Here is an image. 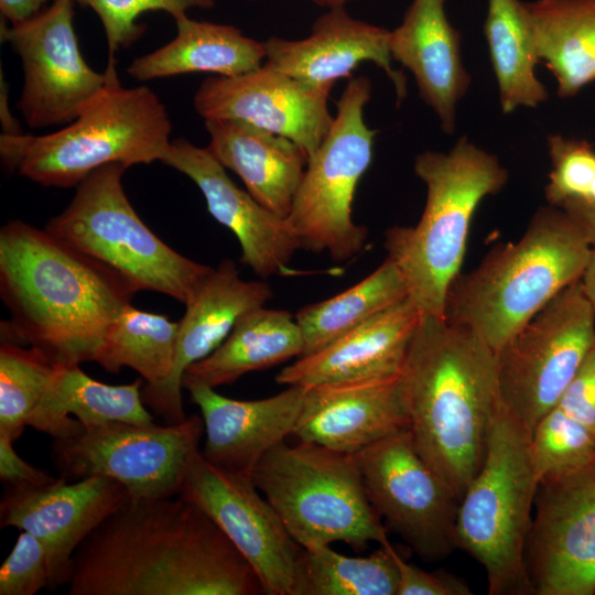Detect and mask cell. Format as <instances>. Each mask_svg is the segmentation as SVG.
Segmentation results:
<instances>
[{
  "instance_id": "obj_30",
  "label": "cell",
  "mask_w": 595,
  "mask_h": 595,
  "mask_svg": "<svg viewBox=\"0 0 595 595\" xmlns=\"http://www.w3.org/2000/svg\"><path fill=\"white\" fill-rule=\"evenodd\" d=\"M540 62L562 98L595 82V0L527 2Z\"/></svg>"
},
{
  "instance_id": "obj_11",
  "label": "cell",
  "mask_w": 595,
  "mask_h": 595,
  "mask_svg": "<svg viewBox=\"0 0 595 595\" xmlns=\"http://www.w3.org/2000/svg\"><path fill=\"white\" fill-rule=\"evenodd\" d=\"M594 345L595 309L577 281L496 351L502 408L532 436Z\"/></svg>"
},
{
  "instance_id": "obj_38",
  "label": "cell",
  "mask_w": 595,
  "mask_h": 595,
  "mask_svg": "<svg viewBox=\"0 0 595 595\" xmlns=\"http://www.w3.org/2000/svg\"><path fill=\"white\" fill-rule=\"evenodd\" d=\"M47 551L35 536L21 531L0 569V595H34L52 586Z\"/></svg>"
},
{
  "instance_id": "obj_43",
  "label": "cell",
  "mask_w": 595,
  "mask_h": 595,
  "mask_svg": "<svg viewBox=\"0 0 595 595\" xmlns=\"http://www.w3.org/2000/svg\"><path fill=\"white\" fill-rule=\"evenodd\" d=\"M563 210L571 215L584 228L591 244L595 242V207L580 203H567L563 205Z\"/></svg>"
},
{
  "instance_id": "obj_46",
  "label": "cell",
  "mask_w": 595,
  "mask_h": 595,
  "mask_svg": "<svg viewBox=\"0 0 595 595\" xmlns=\"http://www.w3.org/2000/svg\"><path fill=\"white\" fill-rule=\"evenodd\" d=\"M315 4L320 7L325 8H337V7H344L345 3L354 0H312Z\"/></svg>"
},
{
  "instance_id": "obj_19",
  "label": "cell",
  "mask_w": 595,
  "mask_h": 595,
  "mask_svg": "<svg viewBox=\"0 0 595 595\" xmlns=\"http://www.w3.org/2000/svg\"><path fill=\"white\" fill-rule=\"evenodd\" d=\"M271 298L268 282L241 279L230 260H223L212 269L185 304V314L178 322L171 374L159 383L142 387L145 405L167 423L184 421L187 416L182 388L186 369L210 355L227 338L241 315L264 306Z\"/></svg>"
},
{
  "instance_id": "obj_12",
  "label": "cell",
  "mask_w": 595,
  "mask_h": 595,
  "mask_svg": "<svg viewBox=\"0 0 595 595\" xmlns=\"http://www.w3.org/2000/svg\"><path fill=\"white\" fill-rule=\"evenodd\" d=\"M204 432L197 415L166 425L115 421L54 440L51 457L69 482L106 476L123 485L131 499L174 497Z\"/></svg>"
},
{
  "instance_id": "obj_21",
  "label": "cell",
  "mask_w": 595,
  "mask_h": 595,
  "mask_svg": "<svg viewBox=\"0 0 595 595\" xmlns=\"http://www.w3.org/2000/svg\"><path fill=\"white\" fill-rule=\"evenodd\" d=\"M400 375L306 388L292 436L337 452L356 454L409 429Z\"/></svg>"
},
{
  "instance_id": "obj_18",
  "label": "cell",
  "mask_w": 595,
  "mask_h": 595,
  "mask_svg": "<svg viewBox=\"0 0 595 595\" xmlns=\"http://www.w3.org/2000/svg\"><path fill=\"white\" fill-rule=\"evenodd\" d=\"M129 499L123 485L106 476L44 485L6 486L0 527L26 531L44 544L52 586L67 584L71 562L80 543Z\"/></svg>"
},
{
  "instance_id": "obj_39",
  "label": "cell",
  "mask_w": 595,
  "mask_h": 595,
  "mask_svg": "<svg viewBox=\"0 0 595 595\" xmlns=\"http://www.w3.org/2000/svg\"><path fill=\"white\" fill-rule=\"evenodd\" d=\"M551 409L581 426L595 439V345Z\"/></svg>"
},
{
  "instance_id": "obj_3",
  "label": "cell",
  "mask_w": 595,
  "mask_h": 595,
  "mask_svg": "<svg viewBox=\"0 0 595 595\" xmlns=\"http://www.w3.org/2000/svg\"><path fill=\"white\" fill-rule=\"evenodd\" d=\"M400 377L414 446L461 501L501 403L496 353L463 325L420 316Z\"/></svg>"
},
{
  "instance_id": "obj_36",
  "label": "cell",
  "mask_w": 595,
  "mask_h": 595,
  "mask_svg": "<svg viewBox=\"0 0 595 595\" xmlns=\"http://www.w3.org/2000/svg\"><path fill=\"white\" fill-rule=\"evenodd\" d=\"M547 143L552 165L544 190L548 203L562 207L587 201L595 183L594 147L561 134H550Z\"/></svg>"
},
{
  "instance_id": "obj_4",
  "label": "cell",
  "mask_w": 595,
  "mask_h": 595,
  "mask_svg": "<svg viewBox=\"0 0 595 595\" xmlns=\"http://www.w3.org/2000/svg\"><path fill=\"white\" fill-rule=\"evenodd\" d=\"M592 250L584 228L552 205L539 208L515 242L497 246L450 286L445 318L496 353L569 285L581 280Z\"/></svg>"
},
{
  "instance_id": "obj_47",
  "label": "cell",
  "mask_w": 595,
  "mask_h": 595,
  "mask_svg": "<svg viewBox=\"0 0 595 595\" xmlns=\"http://www.w3.org/2000/svg\"><path fill=\"white\" fill-rule=\"evenodd\" d=\"M571 203H580V204H584V205H588V206H594V207H595V183H594V185H593L591 195H589V197H588L587 201H585V202H571Z\"/></svg>"
},
{
  "instance_id": "obj_28",
  "label": "cell",
  "mask_w": 595,
  "mask_h": 595,
  "mask_svg": "<svg viewBox=\"0 0 595 595\" xmlns=\"http://www.w3.org/2000/svg\"><path fill=\"white\" fill-rule=\"evenodd\" d=\"M176 36L150 54L137 57L127 68L138 80L195 72L234 77L261 66L263 42H258L227 24L196 21L187 15L175 21Z\"/></svg>"
},
{
  "instance_id": "obj_33",
  "label": "cell",
  "mask_w": 595,
  "mask_h": 595,
  "mask_svg": "<svg viewBox=\"0 0 595 595\" xmlns=\"http://www.w3.org/2000/svg\"><path fill=\"white\" fill-rule=\"evenodd\" d=\"M368 556H347L329 545L303 548L292 595H398L393 547L386 540Z\"/></svg>"
},
{
  "instance_id": "obj_45",
  "label": "cell",
  "mask_w": 595,
  "mask_h": 595,
  "mask_svg": "<svg viewBox=\"0 0 595 595\" xmlns=\"http://www.w3.org/2000/svg\"><path fill=\"white\" fill-rule=\"evenodd\" d=\"M580 282L586 298L595 309V242L592 244L591 255Z\"/></svg>"
},
{
  "instance_id": "obj_42",
  "label": "cell",
  "mask_w": 595,
  "mask_h": 595,
  "mask_svg": "<svg viewBox=\"0 0 595 595\" xmlns=\"http://www.w3.org/2000/svg\"><path fill=\"white\" fill-rule=\"evenodd\" d=\"M54 0H0V11L12 25L20 24L41 12L43 6Z\"/></svg>"
},
{
  "instance_id": "obj_13",
  "label": "cell",
  "mask_w": 595,
  "mask_h": 595,
  "mask_svg": "<svg viewBox=\"0 0 595 595\" xmlns=\"http://www.w3.org/2000/svg\"><path fill=\"white\" fill-rule=\"evenodd\" d=\"M355 456L368 499L386 528L426 562L457 549L459 499L418 453L409 429Z\"/></svg>"
},
{
  "instance_id": "obj_1",
  "label": "cell",
  "mask_w": 595,
  "mask_h": 595,
  "mask_svg": "<svg viewBox=\"0 0 595 595\" xmlns=\"http://www.w3.org/2000/svg\"><path fill=\"white\" fill-rule=\"evenodd\" d=\"M69 595H258L242 554L181 496L129 498L77 548Z\"/></svg>"
},
{
  "instance_id": "obj_29",
  "label": "cell",
  "mask_w": 595,
  "mask_h": 595,
  "mask_svg": "<svg viewBox=\"0 0 595 595\" xmlns=\"http://www.w3.org/2000/svg\"><path fill=\"white\" fill-rule=\"evenodd\" d=\"M303 353L304 340L295 317L288 311L260 306L241 315L227 338L210 355L191 365L183 377L216 388Z\"/></svg>"
},
{
  "instance_id": "obj_8",
  "label": "cell",
  "mask_w": 595,
  "mask_h": 595,
  "mask_svg": "<svg viewBox=\"0 0 595 595\" xmlns=\"http://www.w3.org/2000/svg\"><path fill=\"white\" fill-rule=\"evenodd\" d=\"M251 478L302 548L344 542L363 552L388 540L355 454L283 441L260 459Z\"/></svg>"
},
{
  "instance_id": "obj_26",
  "label": "cell",
  "mask_w": 595,
  "mask_h": 595,
  "mask_svg": "<svg viewBox=\"0 0 595 595\" xmlns=\"http://www.w3.org/2000/svg\"><path fill=\"white\" fill-rule=\"evenodd\" d=\"M207 150L235 172L247 192L286 218L307 165L306 153L292 140L232 119H207Z\"/></svg>"
},
{
  "instance_id": "obj_24",
  "label": "cell",
  "mask_w": 595,
  "mask_h": 595,
  "mask_svg": "<svg viewBox=\"0 0 595 595\" xmlns=\"http://www.w3.org/2000/svg\"><path fill=\"white\" fill-rule=\"evenodd\" d=\"M420 316L407 298L325 347L301 356L284 367L275 376V381L284 386L310 388L398 376Z\"/></svg>"
},
{
  "instance_id": "obj_20",
  "label": "cell",
  "mask_w": 595,
  "mask_h": 595,
  "mask_svg": "<svg viewBox=\"0 0 595 595\" xmlns=\"http://www.w3.org/2000/svg\"><path fill=\"white\" fill-rule=\"evenodd\" d=\"M161 162L185 174L198 186L209 214L237 237L241 248L240 262L261 279L286 271L300 249L286 218L240 190L207 148L177 139L172 141Z\"/></svg>"
},
{
  "instance_id": "obj_27",
  "label": "cell",
  "mask_w": 595,
  "mask_h": 595,
  "mask_svg": "<svg viewBox=\"0 0 595 595\" xmlns=\"http://www.w3.org/2000/svg\"><path fill=\"white\" fill-rule=\"evenodd\" d=\"M143 379L107 385L83 371L78 364H55L50 387L28 426L53 440L68 439L109 422L153 423L142 399Z\"/></svg>"
},
{
  "instance_id": "obj_5",
  "label": "cell",
  "mask_w": 595,
  "mask_h": 595,
  "mask_svg": "<svg viewBox=\"0 0 595 595\" xmlns=\"http://www.w3.org/2000/svg\"><path fill=\"white\" fill-rule=\"evenodd\" d=\"M413 167L426 186L424 210L414 226L388 228L383 246L420 315L445 318L447 292L461 273L472 218L486 196L506 185L508 172L496 155L465 136L448 152L418 154Z\"/></svg>"
},
{
  "instance_id": "obj_16",
  "label": "cell",
  "mask_w": 595,
  "mask_h": 595,
  "mask_svg": "<svg viewBox=\"0 0 595 595\" xmlns=\"http://www.w3.org/2000/svg\"><path fill=\"white\" fill-rule=\"evenodd\" d=\"M260 493L250 476L223 469L198 451L178 496L201 508L219 527L251 565L264 594L292 595L303 548Z\"/></svg>"
},
{
  "instance_id": "obj_15",
  "label": "cell",
  "mask_w": 595,
  "mask_h": 595,
  "mask_svg": "<svg viewBox=\"0 0 595 595\" xmlns=\"http://www.w3.org/2000/svg\"><path fill=\"white\" fill-rule=\"evenodd\" d=\"M74 2L54 0L33 18L10 28L1 39L19 54L24 80L18 108L31 128L72 122L106 86L83 57L73 24Z\"/></svg>"
},
{
  "instance_id": "obj_14",
  "label": "cell",
  "mask_w": 595,
  "mask_h": 595,
  "mask_svg": "<svg viewBox=\"0 0 595 595\" xmlns=\"http://www.w3.org/2000/svg\"><path fill=\"white\" fill-rule=\"evenodd\" d=\"M526 564L534 595L595 594V461L539 480Z\"/></svg>"
},
{
  "instance_id": "obj_41",
  "label": "cell",
  "mask_w": 595,
  "mask_h": 595,
  "mask_svg": "<svg viewBox=\"0 0 595 595\" xmlns=\"http://www.w3.org/2000/svg\"><path fill=\"white\" fill-rule=\"evenodd\" d=\"M14 442L0 434V478L4 486H37L52 483L57 478L21 458L13 447Z\"/></svg>"
},
{
  "instance_id": "obj_17",
  "label": "cell",
  "mask_w": 595,
  "mask_h": 595,
  "mask_svg": "<svg viewBox=\"0 0 595 595\" xmlns=\"http://www.w3.org/2000/svg\"><path fill=\"white\" fill-rule=\"evenodd\" d=\"M329 91L303 85L264 62L238 76L207 77L194 107L205 120L232 119L283 136L310 158L334 120L327 107Z\"/></svg>"
},
{
  "instance_id": "obj_25",
  "label": "cell",
  "mask_w": 595,
  "mask_h": 595,
  "mask_svg": "<svg viewBox=\"0 0 595 595\" xmlns=\"http://www.w3.org/2000/svg\"><path fill=\"white\" fill-rule=\"evenodd\" d=\"M446 0H413L399 26L390 31L389 50L414 76L419 95L436 115L441 129L456 128L457 104L470 76L461 54V34L445 13Z\"/></svg>"
},
{
  "instance_id": "obj_10",
  "label": "cell",
  "mask_w": 595,
  "mask_h": 595,
  "mask_svg": "<svg viewBox=\"0 0 595 595\" xmlns=\"http://www.w3.org/2000/svg\"><path fill=\"white\" fill-rule=\"evenodd\" d=\"M371 97L365 76L350 77L336 101L331 129L309 158L286 220L300 248L346 261L366 245L368 230L353 220L358 183L372 160L377 130L364 120Z\"/></svg>"
},
{
  "instance_id": "obj_9",
  "label": "cell",
  "mask_w": 595,
  "mask_h": 595,
  "mask_svg": "<svg viewBox=\"0 0 595 595\" xmlns=\"http://www.w3.org/2000/svg\"><path fill=\"white\" fill-rule=\"evenodd\" d=\"M126 170L113 163L90 173L45 229L118 272L137 291L186 304L213 268L175 251L141 220L122 186Z\"/></svg>"
},
{
  "instance_id": "obj_2",
  "label": "cell",
  "mask_w": 595,
  "mask_h": 595,
  "mask_svg": "<svg viewBox=\"0 0 595 595\" xmlns=\"http://www.w3.org/2000/svg\"><path fill=\"white\" fill-rule=\"evenodd\" d=\"M137 290L118 272L20 219L0 231V294L11 318L1 340L39 348L54 363L94 361Z\"/></svg>"
},
{
  "instance_id": "obj_22",
  "label": "cell",
  "mask_w": 595,
  "mask_h": 595,
  "mask_svg": "<svg viewBox=\"0 0 595 595\" xmlns=\"http://www.w3.org/2000/svg\"><path fill=\"white\" fill-rule=\"evenodd\" d=\"M389 36V30L351 18L344 7L332 8L315 20L305 39L264 41V62L303 85L331 90L337 79L350 78L359 64L372 62L391 80L400 104L407 79L392 66Z\"/></svg>"
},
{
  "instance_id": "obj_40",
  "label": "cell",
  "mask_w": 595,
  "mask_h": 595,
  "mask_svg": "<svg viewBox=\"0 0 595 595\" xmlns=\"http://www.w3.org/2000/svg\"><path fill=\"white\" fill-rule=\"evenodd\" d=\"M399 574L398 595H470L467 582L446 571H425L410 564L393 549Z\"/></svg>"
},
{
  "instance_id": "obj_7",
  "label": "cell",
  "mask_w": 595,
  "mask_h": 595,
  "mask_svg": "<svg viewBox=\"0 0 595 595\" xmlns=\"http://www.w3.org/2000/svg\"><path fill=\"white\" fill-rule=\"evenodd\" d=\"M539 480L531 435L500 403L455 529L456 548L483 566L490 595L534 594L526 549Z\"/></svg>"
},
{
  "instance_id": "obj_23",
  "label": "cell",
  "mask_w": 595,
  "mask_h": 595,
  "mask_svg": "<svg viewBox=\"0 0 595 595\" xmlns=\"http://www.w3.org/2000/svg\"><path fill=\"white\" fill-rule=\"evenodd\" d=\"M183 388L202 413L204 457L223 469L250 477L260 459L292 435L306 394L304 387L288 386L264 399L236 400L187 377H183Z\"/></svg>"
},
{
  "instance_id": "obj_6",
  "label": "cell",
  "mask_w": 595,
  "mask_h": 595,
  "mask_svg": "<svg viewBox=\"0 0 595 595\" xmlns=\"http://www.w3.org/2000/svg\"><path fill=\"white\" fill-rule=\"evenodd\" d=\"M106 86L65 128L44 136L2 134L4 167L44 186H77L107 164L162 161L172 141L165 106L148 87L125 88L108 63Z\"/></svg>"
},
{
  "instance_id": "obj_37",
  "label": "cell",
  "mask_w": 595,
  "mask_h": 595,
  "mask_svg": "<svg viewBox=\"0 0 595 595\" xmlns=\"http://www.w3.org/2000/svg\"><path fill=\"white\" fill-rule=\"evenodd\" d=\"M91 8L99 17L108 43L109 63H115V53L132 44L144 31L138 23L148 11H164L174 20L186 15L192 8L207 9L215 0H72Z\"/></svg>"
},
{
  "instance_id": "obj_31",
  "label": "cell",
  "mask_w": 595,
  "mask_h": 595,
  "mask_svg": "<svg viewBox=\"0 0 595 595\" xmlns=\"http://www.w3.org/2000/svg\"><path fill=\"white\" fill-rule=\"evenodd\" d=\"M483 32L501 111L508 115L547 101L548 89L536 74L540 60L527 2L488 0Z\"/></svg>"
},
{
  "instance_id": "obj_34",
  "label": "cell",
  "mask_w": 595,
  "mask_h": 595,
  "mask_svg": "<svg viewBox=\"0 0 595 595\" xmlns=\"http://www.w3.org/2000/svg\"><path fill=\"white\" fill-rule=\"evenodd\" d=\"M178 322L127 305L109 327L94 361L108 372L136 370L147 385L165 380L172 371Z\"/></svg>"
},
{
  "instance_id": "obj_32",
  "label": "cell",
  "mask_w": 595,
  "mask_h": 595,
  "mask_svg": "<svg viewBox=\"0 0 595 595\" xmlns=\"http://www.w3.org/2000/svg\"><path fill=\"white\" fill-rule=\"evenodd\" d=\"M408 298L405 280L389 259L347 290L305 305L295 321L304 340V355L312 354L369 318Z\"/></svg>"
},
{
  "instance_id": "obj_35",
  "label": "cell",
  "mask_w": 595,
  "mask_h": 595,
  "mask_svg": "<svg viewBox=\"0 0 595 595\" xmlns=\"http://www.w3.org/2000/svg\"><path fill=\"white\" fill-rule=\"evenodd\" d=\"M55 364L36 347L1 340L0 434L17 441L52 381Z\"/></svg>"
},
{
  "instance_id": "obj_44",
  "label": "cell",
  "mask_w": 595,
  "mask_h": 595,
  "mask_svg": "<svg viewBox=\"0 0 595 595\" xmlns=\"http://www.w3.org/2000/svg\"><path fill=\"white\" fill-rule=\"evenodd\" d=\"M0 117L3 129V134L18 136L23 134L17 120L11 116L8 107V89L7 84L3 82V75H1V94H0Z\"/></svg>"
}]
</instances>
